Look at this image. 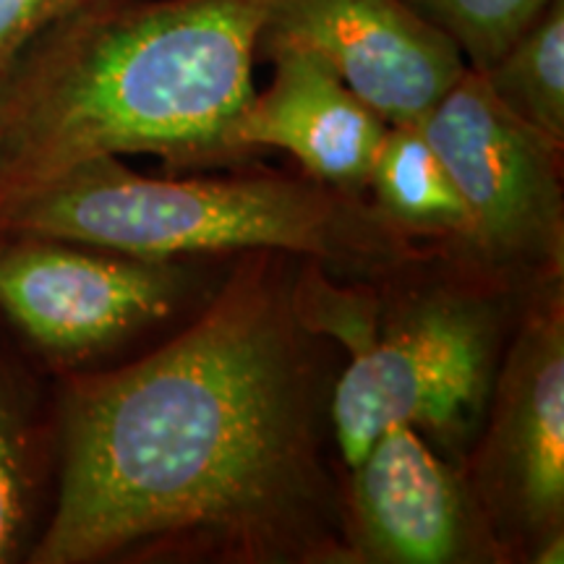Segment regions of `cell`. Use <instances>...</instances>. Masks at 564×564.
<instances>
[{"mask_svg": "<svg viewBox=\"0 0 564 564\" xmlns=\"http://www.w3.org/2000/svg\"><path fill=\"white\" fill-rule=\"evenodd\" d=\"M295 267L238 253L158 348L53 377L58 486L30 564H352L340 350L295 314Z\"/></svg>", "mask_w": 564, "mask_h": 564, "instance_id": "obj_1", "label": "cell"}, {"mask_svg": "<svg viewBox=\"0 0 564 564\" xmlns=\"http://www.w3.org/2000/svg\"><path fill=\"white\" fill-rule=\"evenodd\" d=\"M270 0H82L0 74V199L84 160L158 154L241 165L228 144L253 97Z\"/></svg>", "mask_w": 564, "mask_h": 564, "instance_id": "obj_2", "label": "cell"}, {"mask_svg": "<svg viewBox=\"0 0 564 564\" xmlns=\"http://www.w3.org/2000/svg\"><path fill=\"white\" fill-rule=\"evenodd\" d=\"M528 295L447 246H419L371 278L299 259L295 314L340 350L329 421L343 468L394 423L463 468Z\"/></svg>", "mask_w": 564, "mask_h": 564, "instance_id": "obj_3", "label": "cell"}, {"mask_svg": "<svg viewBox=\"0 0 564 564\" xmlns=\"http://www.w3.org/2000/svg\"><path fill=\"white\" fill-rule=\"evenodd\" d=\"M0 232H37L150 259H232L282 251L337 278H371L419 246L369 199L274 171L167 178L116 154L84 160L0 199Z\"/></svg>", "mask_w": 564, "mask_h": 564, "instance_id": "obj_4", "label": "cell"}, {"mask_svg": "<svg viewBox=\"0 0 564 564\" xmlns=\"http://www.w3.org/2000/svg\"><path fill=\"white\" fill-rule=\"evenodd\" d=\"M215 262L230 259H150L0 232V322L51 377L105 369L199 312L228 267L217 272Z\"/></svg>", "mask_w": 564, "mask_h": 564, "instance_id": "obj_5", "label": "cell"}, {"mask_svg": "<svg viewBox=\"0 0 564 564\" xmlns=\"http://www.w3.org/2000/svg\"><path fill=\"white\" fill-rule=\"evenodd\" d=\"M419 129L468 209V230L447 249L525 293L564 280V141L505 108L474 68Z\"/></svg>", "mask_w": 564, "mask_h": 564, "instance_id": "obj_6", "label": "cell"}, {"mask_svg": "<svg viewBox=\"0 0 564 564\" xmlns=\"http://www.w3.org/2000/svg\"><path fill=\"white\" fill-rule=\"evenodd\" d=\"M463 474L507 564L564 562V280L528 295Z\"/></svg>", "mask_w": 564, "mask_h": 564, "instance_id": "obj_7", "label": "cell"}, {"mask_svg": "<svg viewBox=\"0 0 564 564\" xmlns=\"http://www.w3.org/2000/svg\"><path fill=\"white\" fill-rule=\"evenodd\" d=\"M340 491L352 564H507L463 468L405 423L343 468Z\"/></svg>", "mask_w": 564, "mask_h": 564, "instance_id": "obj_8", "label": "cell"}, {"mask_svg": "<svg viewBox=\"0 0 564 564\" xmlns=\"http://www.w3.org/2000/svg\"><path fill=\"white\" fill-rule=\"evenodd\" d=\"M280 47L319 55L387 126H419L468 68L405 0H270L257 61Z\"/></svg>", "mask_w": 564, "mask_h": 564, "instance_id": "obj_9", "label": "cell"}, {"mask_svg": "<svg viewBox=\"0 0 564 564\" xmlns=\"http://www.w3.org/2000/svg\"><path fill=\"white\" fill-rule=\"evenodd\" d=\"M267 61L272 82L232 121V152L249 162L262 150H282L308 178L366 199L387 123L319 55L280 47Z\"/></svg>", "mask_w": 564, "mask_h": 564, "instance_id": "obj_10", "label": "cell"}, {"mask_svg": "<svg viewBox=\"0 0 564 564\" xmlns=\"http://www.w3.org/2000/svg\"><path fill=\"white\" fill-rule=\"evenodd\" d=\"M58 486L55 384L0 322V564H30Z\"/></svg>", "mask_w": 564, "mask_h": 564, "instance_id": "obj_11", "label": "cell"}, {"mask_svg": "<svg viewBox=\"0 0 564 564\" xmlns=\"http://www.w3.org/2000/svg\"><path fill=\"white\" fill-rule=\"evenodd\" d=\"M366 199L415 246H455L468 230L463 196L419 126H387Z\"/></svg>", "mask_w": 564, "mask_h": 564, "instance_id": "obj_12", "label": "cell"}, {"mask_svg": "<svg viewBox=\"0 0 564 564\" xmlns=\"http://www.w3.org/2000/svg\"><path fill=\"white\" fill-rule=\"evenodd\" d=\"M497 100L546 137L564 141V0L541 17L486 70Z\"/></svg>", "mask_w": 564, "mask_h": 564, "instance_id": "obj_13", "label": "cell"}, {"mask_svg": "<svg viewBox=\"0 0 564 564\" xmlns=\"http://www.w3.org/2000/svg\"><path fill=\"white\" fill-rule=\"evenodd\" d=\"M447 34L465 66L486 70L523 34L552 0H405Z\"/></svg>", "mask_w": 564, "mask_h": 564, "instance_id": "obj_14", "label": "cell"}, {"mask_svg": "<svg viewBox=\"0 0 564 564\" xmlns=\"http://www.w3.org/2000/svg\"><path fill=\"white\" fill-rule=\"evenodd\" d=\"M82 0H0V74L21 47Z\"/></svg>", "mask_w": 564, "mask_h": 564, "instance_id": "obj_15", "label": "cell"}]
</instances>
